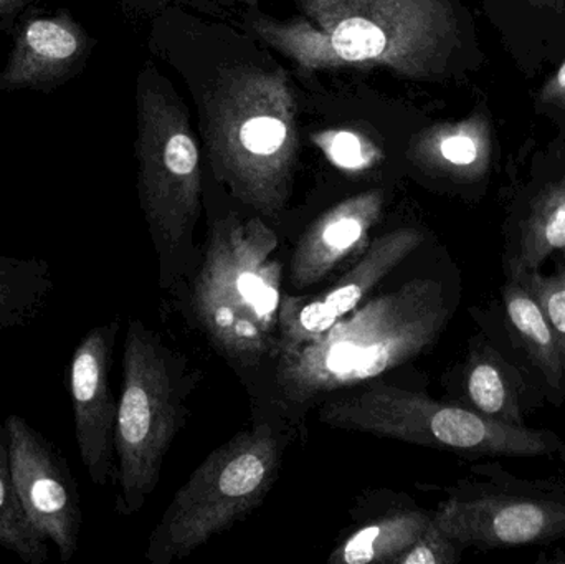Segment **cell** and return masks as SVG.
Here are the masks:
<instances>
[{
  "instance_id": "cell-4",
  "label": "cell",
  "mask_w": 565,
  "mask_h": 564,
  "mask_svg": "<svg viewBox=\"0 0 565 564\" xmlns=\"http://www.w3.org/2000/svg\"><path fill=\"white\" fill-rule=\"evenodd\" d=\"M280 443L268 424L214 450L175 493L151 536L148 558H182L231 529L267 496L277 479Z\"/></svg>"
},
{
  "instance_id": "cell-21",
  "label": "cell",
  "mask_w": 565,
  "mask_h": 564,
  "mask_svg": "<svg viewBox=\"0 0 565 564\" xmlns=\"http://www.w3.org/2000/svg\"><path fill=\"white\" fill-rule=\"evenodd\" d=\"M461 546L448 539L431 520L424 535L402 553L394 564H454L460 560Z\"/></svg>"
},
{
  "instance_id": "cell-7",
  "label": "cell",
  "mask_w": 565,
  "mask_h": 564,
  "mask_svg": "<svg viewBox=\"0 0 565 564\" xmlns=\"http://www.w3.org/2000/svg\"><path fill=\"white\" fill-rule=\"evenodd\" d=\"M118 317L92 328L73 351L68 370L75 439L79 459L95 486L116 480L115 427L118 403L109 386Z\"/></svg>"
},
{
  "instance_id": "cell-23",
  "label": "cell",
  "mask_w": 565,
  "mask_h": 564,
  "mask_svg": "<svg viewBox=\"0 0 565 564\" xmlns=\"http://www.w3.org/2000/svg\"><path fill=\"white\" fill-rule=\"evenodd\" d=\"M331 156L344 168H355L362 162L361 141L351 132H339L331 141Z\"/></svg>"
},
{
  "instance_id": "cell-20",
  "label": "cell",
  "mask_w": 565,
  "mask_h": 564,
  "mask_svg": "<svg viewBox=\"0 0 565 564\" xmlns=\"http://www.w3.org/2000/svg\"><path fill=\"white\" fill-rule=\"evenodd\" d=\"M286 138H288V128L285 123L277 116L265 115V113L248 116L245 123L238 126V145L248 152L247 156L250 159L268 161L281 151Z\"/></svg>"
},
{
  "instance_id": "cell-22",
  "label": "cell",
  "mask_w": 565,
  "mask_h": 564,
  "mask_svg": "<svg viewBox=\"0 0 565 564\" xmlns=\"http://www.w3.org/2000/svg\"><path fill=\"white\" fill-rule=\"evenodd\" d=\"M441 155L451 164H473L478 158V146L470 136L455 135L441 142Z\"/></svg>"
},
{
  "instance_id": "cell-26",
  "label": "cell",
  "mask_w": 565,
  "mask_h": 564,
  "mask_svg": "<svg viewBox=\"0 0 565 564\" xmlns=\"http://www.w3.org/2000/svg\"><path fill=\"white\" fill-rule=\"evenodd\" d=\"M551 562L565 563V556H563V558L551 560Z\"/></svg>"
},
{
  "instance_id": "cell-10",
  "label": "cell",
  "mask_w": 565,
  "mask_h": 564,
  "mask_svg": "<svg viewBox=\"0 0 565 564\" xmlns=\"http://www.w3.org/2000/svg\"><path fill=\"white\" fill-rule=\"evenodd\" d=\"M381 195L364 194L332 209L299 241L289 264L292 287L306 288L328 277L335 265L361 248L381 214Z\"/></svg>"
},
{
  "instance_id": "cell-2",
  "label": "cell",
  "mask_w": 565,
  "mask_h": 564,
  "mask_svg": "<svg viewBox=\"0 0 565 564\" xmlns=\"http://www.w3.org/2000/svg\"><path fill=\"white\" fill-rule=\"evenodd\" d=\"M278 241L258 221L215 227L194 285V310L215 347L255 363L274 347L281 304Z\"/></svg>"
},
{
  "instance_id": "cell-14",
  "label": "cell",
  "mask_w": 565,
  "mask_h": 564,
  "mask_svg": "<svg viewBox=\"0 0 565 564\" xmlns=\"http://www.w3.org/2000/svg\"><path fill=\"white\" fill-rule=\"evenodd\" d=\"M470 409L498 423L523 426L520 376L491 347L471 354L465 371Z\"/></svg>"
},
{
  "instance_id": "cell-5",
  "label": "cell",
  "mask_w": 565,
  "mask_h": 564,
  "mask_svg": "<svg viewBox=\"0 0 565 564\" xmlns=\"http://www.w3.org/2000/svg\"><path fill=\"white\" fill-rule=\"evenodd\" d=\"M181 409L169 351L142 321H129L115 427L116 510L121 515L138 513L154 492Z\"/></svg>"
},
{
  "instance_id": "cell-16",
  "label": "cell",
  "mask_w": 565,
  "mask_h": 564,
  "mask_svg": "<svg viewBox=\"0 0 565 564\" xmlns=\"http://www.w3.org/2000/svg\"><path fill=\"white\" fill-rule=\"evenodd\" d=\"M503 300L511 330L520 338L547 383L554 390H561L564 376L563 358L556 334L543 308L516 277H511L504 287Z\"/></svg>"
},
{
  "instance_id": "cell-13",
  "label": "cell",
  "mask_w": 565,
  "mask_h": 564,
  "mask_svg": "<svg viewBox=\"0 0 565 564\" xmlns=\"http://www.w3.org/2000/svg\"><path fill=\"white\" fill-rule=\"evenodd\" d=\"M55 287L52 265L43 258L0 255V331L32 324Z\"/></svg>"
},
{
  "instance_id": "cell-15",
  "label": "cell",
  "mask_w": 565,
  "mask_h": 564,
  "mask_svg": "<svg viewBox=\"0 0 565 564\" xmlns=\"http://www.w3.org/2000/svg\"><path fill=\"white\" fill-rule=\"evenodd\" d=\"M431 517L420 510L392 513L349 536L332 552L329 563H394L430 526Z\"/></svg>"
},
{
  "instance_id": "cell-3",
  "label": "cell",
  "mask_w": 565,
  "mask_h": 564,
  "mask_svg": "<svg viewBox=\"0 0 565 564\" xmlns=\"http://www.w3.org/2000/svg\"><path fill=\"white\" fill-rule=\"evenodd\" d=\"M322 423L415 446L488 457H537L559 449L556 434L498 423L468 407L374 383L326 404Z\"/></svg>"
},
{
  "instance_id": "cell-12",
  "label": "cell",
  "mask_w": 565,
  "mask_h": 564,
  "mask_svg": "<svg viewBox=\"0 0 565 564\" xmlns=\"http://www.w3.org/2000/svg\"><path fill=\"white\" fill-rule=\"evenodd\" d=\"M319 19L324 26L326 45L344 62H388L402 52V40H407L402 26L415 23L414 17L402 19L401 9L385 15L381 6L377 13H372L369 3L362 12L354 3L339 2L335 13Z\"/></svg>"
},
{
  "instance_id": "cell-6",
  "label": "cell",
  "mask_w": 565,
  "mask_h": 564,
  "mask_svg": "<svg viewBox=\"0 0 565 564\" xmlns=\"http://www.w3.org/2000/svg\"><path fill=\"white\" fill-rule=\"evenodd\" d=\"M3 426L23 510L43 539L55 545L60 562H72L82 536L83 507L68 460L19 414H9Z\"/></svg>"
},
{
  "instance_id": "cell-25",
  "label": "cell",
  "mask_w": 565,
  "mask_h": 564,
  "mask_svg": "<svg viewBox=\"0 0 565 564\" xmlns=\"http://www.w3.org/2000/svg\"><path fill=\"white\" fill-rule=\"evenodd\" d=\"M554 82H556V88L559 89V92H565V62L563 66H561L559 72H557Z\"/></svg>"
},
{
  "instance_id": "cell-8",
  "label": "cell",
  "mask_w": 565,
  "mask_h": 564,
  "mask_svg": "<svg viewBox=\"0 0 565 564\" xmlns=\"http://www.w3.org/2000/svg\"><path fill=\"white\" fill-rule=\"evenodd\" d=\"M424 241L415 228L377 238L367 254L324 294L311 298L281 297L278 357L298 350L361 307L367 295Z\"/></svg>"
},
{
  "instance_id": "cell-11",
  "label": "cell",
  "mask_w": 565,
  "mask_h": 564,
  "mask_svg": "<svg viewBox=\"0 0 565 564\" xmlns=\"http://www.w3.org/2000/svg\"><path fill=\"white\" fill-rule=\"evenodd\" d=\"M79 30L65 17L35 19L20 33L0 88H22L65 78L83 52Z\"/></svg>"
},
{
  "instance_id": "cell-18",
  "label": "cell",
  "mask_w": 565,
  "mask_h": 564,
  "mask_svg": "<svg viewBox=\"0 0 565 564\" xmlns=\"http://www.w3.org/2000/svg\"><path fill=\"white\" fill-rule=\"evenodd\" d=\"M0 549L13 553L23 563L43 564L49 560L46 540L30 522L17 496L9 436L3 424H0Z\"/></svg>"
},
{
  "instance_id": "cell-17",
  "label": "cell",
  "mask_w": 565,
  "mask_h": 564,
  "mask_svg": "<svg viewBox=\"0 0 565 564\" xmlns=\"http://www.w3.org/2000/svg\"><path fill=\"white\" fill-rule=\"evenodd\" d=\"M556 252H565V184L550 189L534 202L521 228L511 275L540 270Z\"/></svg>"
},
{
  "instance_id": "cell-9",
  "label": "cell",
  "mask_w": 565,
  "mask_h": 564,
  "mask_svg": "<svg viewBox=\"0 0 565 564\" xmlns=\"http://www.w3.org/2000/svg\"><path fill=\"white\" fill-rule=\"evenodd\" d=\"M434 522L460 546L533 545L565 536V506L520 497L448 500Z\"/></svg>"
},
{
  "instance_id": "cell-19",
  "label": "cell",
  "mask_w": 565,
  "mask_h": 564,
  "mask_svg": "<svg viewBox=\"0 0 565 564\" xmlns=\"http://www.w3.org/2000/svg\"><path fill=\"white\" fill-rule=\"evenodd\" d=\"M511 277H516L533 294L546 313L559 344L565 371V268H559L556 274L547 277L541 275L540 270L511 275Z\"/></svg>"
},
{
  "instance_id": "cell-1",
  "label": "cell",
  "mask_w": 565,
  "mask_h": 564,
  "mask_svg": "<svg viewBox=\"0 0 565 564\" xmlns=\"http://www.w3.org/2000/svg\"><path fill=\"white\" fill-rule=\"evenodd\" d=\"M447 318L440 284L408 281L355 308L298 350L280 354L278 384L286 397L306 403L375 380L431 347Z\"/></svg>"
},
{
  "instance_id": "cell-24",
  "label": "cell",
  "mask_w": 565,
  "mask_h": 564,
  "mask_svg": "<svg viewBox=\"0 0 565 564\" xmlns=\"http://www.w3.org/2000/svg\"><path fill=\"white\" fill-rule=\"evenodd\" d=\"M26 3V0H0V17L10 15L17 9Z\"/></svg>"
}]
</instances>
